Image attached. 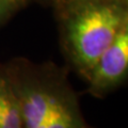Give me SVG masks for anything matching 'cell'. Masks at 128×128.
Wrapping results in <instances>:
<instances>
[{
  "label": "cell",
  "instance_id": "4",
  "mask_svg": "<svg viewBox=\"0 0 128 128\" xmlns=\"http://www.w3.org/2000/svg\"><path fill=\"white\" fill-rule=\"evenodd\" d=\"M47 128H95L88 124L74 91L63 99Z\"/></svg>",
  "mask_w": 128,
  "mask_h": 128
},
{
  "label": "cell",
  "instance_id": "2",
  "mask_svg": "<svg viewBox=\"0 0 128 128\" xmlns=\"http://www.w3.org/2000/svg\"><path fill=\"white\" fill-rule=\"evenodd\" d=\"M4 70L19 105L24 128H47L63 99L73 91L64 76L24 63Z\"/></svg>",
  "mask_w": 128,
  "mask_h": 128
},
{
  "label": "cell",
  "instance_id": "1",
  "mask_svg": "<svg viewBox=\"0 0 128 128\" xmlns=\"http://www.w3.org/2000/svg\"><path fill=\"white\" fill-rule=\"evenodd\" d=\"M126 25V14L118 3L92 4L75 11L66 27L65 46L72 63L84 78Z\"/></svg>",
  "mask_w": 128,
  "mask_h": 128
},
{
  "label": "cell",
  "instance_id": "6",
  "mask_svg": "<svg viewBox=\"0 0 128 128\" xmlns=\"http://www.w3.org/2000/svg\"><path fill=\"white\" fill-rule=\"evenodd\" d=\"M116 1L118 0H68L70 4L73 6L74 11L86 6L100 4V3H116Z\"/></svg>",
  "mask_w": 128,
  "mask_h": 128
},
{
  "label": "cell",
  "instance_id": "5",
  "mask_svg": "<svg viewBox=\"0 0 128 128\" xmlns=\"http://www.w3.org/2000/svg\"><path fill=\"white\" fill-rule=\"evenodd\" d=\"M4 70V68H3ZM0 128H24L19 105L4 70L1 92V108H0Z\"/></svg>",
  "mask_w": 128,
  "mask_h": 128
},
{
  "label": "cell",
  "instance_id": "3",
  "mask_svg": "<svg viewBox=\"0 0 128 128\" xmlns=\"http://www.w3.org/2000/svg\"><path fill=\"white\" fill-rule=\"evenodd\" d=\"M128 72V27L120 31L116 38L107 48L88 76L89 93L102 98L124 82Z\"/></svg>",
  "mask_w": 128,
  "mask_h": 128
},
{
  "label": "cell",
  "instance_id": "7",
  "mask_svg": "<svg viewBox=\"0 0 128 128\" xmlns=\"http://www.w3.org/2000/svg\"><path fill=\"white\" fill-rule=\"evenodd\" d=\"M6 6V0H0V15L3 13Z\"/></svg>",
  "mask_w": 128,
  "mask_h": 128
}]
</instances>
